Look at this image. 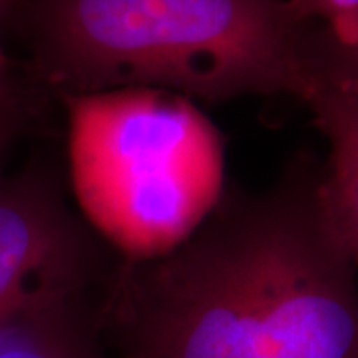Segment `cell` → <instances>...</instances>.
I'll list each match as a JSON object with an SVG mask.
<instances>
[{
	"instance_id": "11",
	"label": "cell",
	"mask_w": 358,
	"mask_h": 358,
	"mask_svg": "<svg viewBox=\"0 0 358 358\" xmlns=\"http://www.w3.org/2000/svg\"><path fill=\"white\" fill-rule=\"evenodd\" d=\"M2 32V30H0ZM14 76V66L13 60L8 58V54L4 50V46H2V42H0V80H10Z\"/></svg>"
},
{
	"instance_id": "12",
	"label": "cell",
	"mask_w": 358,
	"mask_h": 358,
	"mask_svg": "<svg viewBox=\"0 0 358 358\" xmlns=\"http://www.w3.org/2000/svg\"><path fill=\"white\" fill-rule=\"evenodd\" d=\"M14 134H0V159H2V154H4V150L8 148V143L13 141Z\"/></svg>"
},
{
	"instance_id": "5",
	"label": "cell",
	"mask_w": 358,
	"mask_h": 358,
	"mask_svg": "<svg viewBox=\"0 0 358 358\" xmlns=\"http://www.w3.org/2000/svg\"><path fill=\"white\" fill-rule=\"evenodd\" d=\"M305 103L329 143L322 176L327 207L358 267V88L320 86Z\"/></svg>"
},
{
	"instance_id": "10",
	"label": "cell",
	"mask_w": 358,
	"mask_h": 358,
	"mask_svg": "<svg viewBox=\"0 0 358 358\" xmlns=\"http://www.w3.org/2000/svg\"><path fill=\"white\" fill-rule=\"evenodd\" d=\"M28 4L30 0H0V30L4 28V24L14 22Z\"/></svg>"
},
{
	"instance_id": "3",
	"label": "cell",
	"mask_w": 358,
	"mask_h": 358,
	"mask_svg": "<svg viewBox=\"0 0 358 358\" xmlns=\"http://www.w3.org/2000/svg\"><path fill=\"white\" fill-rule=\"evenodd\" d=\"M60 102L80 215L120 259L171 253L217 207L225 192L223 140L195 102L154 88Z\"/></svg>"
},
{
	"instance_id": "6",
	"label": "cell",
	"mask_w": 358,
	"mask_h": 358,
	"mask_svg": "<svg viewBox=\"0 0 358 358\" xmlns=\"http://www.w3.org/2000/svg\"><path fill=\"white\" fill-rule=\"evenodd\" d=\"M90 293L26 308L0 322V358H102Z\"/></svg>"
},
{
	"instance_id": "8",
	"label": "cell",
	"mask_w": 358,
	"mask_h": 358,
	"mask_svg": "<svg viewBox=\"0 0 358 358\" xmlns=\"http://www.w3.org/2000/svg\"><path fill=\"white\" fill-rule=\"evenodd\" d=\"M28 90L18 78L0 80V134H16L28 114Z\"/></svg>"
},
{
	"instance_id": "2",
	"label": "cell",
	"mask_w": 358,
	"mask_h": 358,
	"mask_svg": "<svg viewBox=\"0 0 358 358\" xmlns=\"http://www.w3.org/2000/svg\"><path fill=\"white\" fill-rule=\"evenodd\" d=\"M30 78L58 100L154 88L192 102L322 86V22L301 0H30L14 20Z\"/></svg>"
},
{
	"instance_id": "9",
	"label": "cell",
	"mask_w": 358,
	"mask_h": 358,
	"mask_svg": "<svg viewBox=\"0 0 358 358\" xmlns=\"http://www.w3.org/2000/svg\"><path fill=\"white\" fill-rule=\"evenodd\" d=\"M301 4L331 30L358 26V0H301Z\"/></svg>"
},
{
	"instance_id": "4",
	"label": "cell",
	"mask_w": 358,
	"mask_h": 358,
	"mask_svg": "<svg viewBox=\"0 0 358 358\" xmlns=\"http://www.w3.org/2000/svg\"><path fill=\"white\" fill-rule=\"evenodd\" d=\"M102 239L42 171L0 176V322L102 281Z\"/></svg>"
},
{
	"instance_id": "7",
	"label": "cell",
	"mask_w": 358,
	"mask_h": 358,
	"mask_svg": "<svg viewBox=\"0 0 358 358\" xmlns=\"http://www.w3.org/2000/svg\"><path fill=\"white\" fill-rule=\"evenodd\" d=\"M319 62L322 86L358 88V26L331 30L322 24Z\"/></svg>"
},
{
	"instance_id": "1",
	"label": "cell",
	"mask_w": 358,
	"mask_h": 358,
	"mask_svg": "<svg viewBox=\"0 0 358 358\" xmlns=\"http://www.w3.org/2000/svg\"><path fill=\"white\" fill-rule=\"evenodd\" d=\"M324 162L227 189L171 253L120 259L96 301L102 358H358V267L329 213Z\"/></svg>"
}]
</instances>
